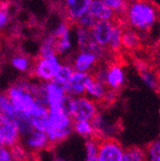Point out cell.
<instances>
[{
	"label": "cell",
	"mask_w": 160,
	"mask_h": 161,
	"mask_svg": "<svg viewBox=\"0 0 160 161\" xmlns=\"http://www.w3.org/2000/svg\"><path fill=\"white\" fill-rule=\"evenodd\" d=\"M126 20L135 32L148 33L157 23L160 13L150 0H128Z\"/></svg>",
	"instance_id": "6da1fadb"
},
{
	"label": "cell",
	"mask_w": 160,
	"mask_h": 161,
	"mask_svg": "<svg viewBox=\"0 0 160 161\" xmlns=\"http://www.w3.org/2000/svg\"><path fill=\"white\" fill-rule=\"evenodd\" d=\"M30 86V84L22 82L9 88L6 95L9 97L15 113L31 119L47 116L49 112L48 108L39 104L35 99Z\"/></svg>",
	"instance_id": "7a4b0ae2"
},
{
	"label": "cell",
	"mask_w": 160,
	"mask_h": 161,
	"mask_svg": "<svg viewBox=\"0 0 160 161\" xmlns=\"http://www.w3.org/2000/svg\"><path fill=\"white\" fill-rule=\"evenodd\" d=\"M98 106L93 100L86 97L67 98V109L69 116L74 121H91L98 115Z\"/></svg>",
	"instance_id": "3957f363"
},
{
	"label": "cell",
	"mask_w": 160,
	"mask_h": 161,
	"mask_svg": "<svg viewBox=\"0 0 160 161\" xmlns=\"http://www.w3.org/2000/svg\"><path fill=\"white\" fill-rule=\"evenodd\" d=\"M96 139L97 157L99 161H122L125 149L118 140L102 134H93Z\"/></svg>",
	"instance_id": "277c9868"
},
{
	"label": "cell",
	"mask_w": 160,
	"mask_h": 161,
	"mask_svg": "<svg viewBox=\"0 0 160 161\" xmlns=\"http://www.w3.org/2000/svg\"><path fill=\"white\" fill-rule=\"evenodd\" d=\"M20 141V131H19L18 126L16 122L0 113V148H12Z\"/></svg>",
	"instance_id": "5b68a950"
},
{
	"label": "cell",
	"mask_w": 160,
	"mask_h": 161,
	"mask_svg": "<svg viewBox=\"0 0 160 161\" xmlns=\"http://www.w3.org/2000/svg\"><path fill=\"white\" fill-rule=\"evenodd\" d=\"M78 44L80 50L83 53H89L97 57L98 59H101L106 55L105 47L99 45L91 34L90 30L79 28L78 30Z\"/></svg>",
	"instance_id": "8992f818"
},
{
	"label": "cell",
	"mask_w": 160,
	"mask_h": 161,
	"mask_svg": "<svg viewBox=\"0 0 160 161\" xmlns=\"http://www.w3.org/2000/svg\"><path fill=\"white\" fill-rule=\"evenodd\" d=\"M58 67L59 64L56 56L46 58L37 57V59L34 64L32 71L33 74L39 79H42L44 80H52Z\"/></svg>",
	"instance_id": "52a82bcc"
},
{
	"label": "cell",
	"mask_w": 160,
	"mask_h": 161,
	"mask_svg": "<svg viewBox=\"0 0 160 161\" xmlns=\"http://www.w3.org/2000/svg\"><path fill=\"white\" fill-rule=\"evenodd\" d=\"M135 67L138 70L143 82L151 89L160 92V72L140 59H137L135 62Z\"/></svg>",
	"instance_id": "ba28073f"
},
{
	"label": "cell",
	"mask_w": 160,
	"mask_h": 161,
	"mask_svg": "<svg viewBox=\"0 0 160 161\" xmlns=\"http://www.w3.org/2000/svg\"><path fill=\"white\" fill-rule=\"evenodd\" d=\"M90 79L88 72H73L68 82L63 86L67 95H81L86 91V86Z\"/></svg>",
	"instance_id": "9c48e42d"
},
{
	"label": "cell",
	"mask_w": 160,
	"mask_h": 161,
	"mask_svg": "<svg viewBox=\"0 0 160 161\" xmlns=\"http://www.w3.org/2000/svg\"><path fill=\"white\" fill-rule=\"evenodd\" d=\"M113 25V21H109V20H97L96 21L90 31L95 42L99 45L102 47L108 46Z\"/></svg>",
	"instance_id": "30bf717a"
},
{
	"label": "cell",
	"mask_w": 160,
	"mask_h": 161,
	"mask_svg": "<svg viewBox=\"0 0 160 161\" xmlns=\"http://www.w3.org/2000/svg\"><path fill=\"white\" fill-rule=\"evenodd\" d=\"M124 80V72L118 64L112 63L106 67V86L108 88L118 92L120 88H122Z\"/></svg>",
	"instance_id": "8fae6325"
},
{
	"label": "cell",
	"mask_w": 160,
	"mask_h": 161,
	"mask_svg": "<svg viewBox=\"0 0 160 161\" xmlns=\"http://www.w3.org/2000/svg\"><path fill=\"white\" fill-rule=\"evenodd\" d=\"M90 0H65L66 23L74 22L88 10Z\"/></svg>",
	"instance_id": "7c38bea8"
},
{
	"label": "cell",
	"mask_w": 160,
	"mask_h": 161,
	"mask_svg": "<svg viewBox=\"0 0 160 161\" xmlns=\"http://www.w3.org/2000/svg\"><path fill=\"white\" fill-rule=\"evenodd\" d=\"M45 91H46V98L48 108L62 106L63 104L64 98L66 93L63 87V86H59L54 82L47 83L44 85Z\"/></svg>",
	"instance_id": "4fadbf2b"
},
{
	"label": "cell",
	"mask_w": 160,
	"mask_h": 161,
	"mask_svg": "<svg viewBox=\"0 0 160 161\" xmlns=\"http://www.w3.org/2000/svg\"><path fill=\"white\" fill-rule=\"evenodd\" d=\"M88 11L97 20L113 21L115 19V13L108 8L102 0H90Z\"/></svg>",
	"instance_id": "5bb4252c"
},
{
	"label": "cell",
	"mask_w": 160,
	"mask_h": 161,
	"mask_svg": "<svg viewBox=\"0 0 160 161\" xmlns=\"http://www.w3.org/2000/svg\"><path fill=\"white\" fill-rule=\"evenodd\" d=\"M27 145L34 151L49 150L53 148L47 134L38 130H34L29 134V137L27 139Z\"/></svg>",
	"instance_id": "9a60e30c"
},
{
	"label": "cell",
	"mask_w": 160,
	"mask_h": 161,
	"mask_svg": "<svg viewBox=\"0 0 160 161\" xmlns=\"http://www.w3.org/2000/svg\"><path fill=\"white\" fill-rule=\"evenodd\" d=\"M108 90V87L105 84L99 82V80L90 73V79L86 86V91H87V93L90 94L95 99L94 102L96 103V105L105 97Z\"/></svg>",
	"instance_id": "2e32d148"
},
{
	"label": "cell",
	"mask_w": 160,
	"mask_h": 161,
	"mask_svg": "<svg viewBox=\"0 0 160 161\" xmlns=\"http://www.w3.org/2000/svg\"><path fill=\"white\" fill-rule=\"evenodd\" d=\"M98 62L97 57L89 53H81L76 58L74 67L78 72H87L90 69L95 68Z\"/></svg>",
	"instance_id": "e0dca14e"
},
{
	"label": "cell",
	"mask_w": 160,
	"mask_h": 161,
	"mask_svg": "<svg viewBox=\"0 0 160 161\" xmlns=\"http://www.w3.org/2000/svg\"><path fill=\"white\" fill-rule=\"evenodd\" d=\"M140 36L137 32L131 28H123L122 33V47L131 51L139 46Z\"/></svg>",
	"instance_id": "ac0fdd59"
},
{
	"label": "cell",
	"mask_w": 160,
	"mask_h": 161,
	"mask_svg": "<svg viewBox=\"0 0 160 161\" xmlns=\"http://www.w3.org/2000/svg\"><path fill=\"white\" fill-rule=\"evenodd\" d=\"M123 26L121 24H114L112 28V32L110 35V38L108 44L109 51L113 53H117L122 48V33Z\"/></svg>",
	"instance_id": "d6986e66"
},
{
	"label": "cell",
	"mask_w": 160,
	"mask_h": 161,
	"mask_svg": "<svg viewBox=\"0 0 160 161\" xmlns=\"http://www.w3.org/2000/svg\"><path fill=\"white\" fill-rule=\"evenodd\" d=\"M122 161H147L145 150L136 146L129 147L124 151Z\"/></svg>",
	"instance_id": "ffe728a7"
},
{
	"label": "cell",
	"mask_w": 160,
	"mask_h": 161,
	"mask_svg": "<svg viewBox=\"0 0 160 161\" xmlns=\"http://www.w3.org/2000/svg\"><path fill=\"white\" fill-rule=\"evenodd\" d=\"M73 130L82 136L87 138L91 137L97 130L89 121H74Z\"/></svg>",
	"instance_id": "44dd1931"
},
{
	"label": "cell",
	"mask_w": 160,
	"mask_h": 161,
	"mask_svg": "<svg viewBox=\"0 0 160 161\" xmlns=\"http://www.w3.org/2000/svg\"><path fill=\"white\" fill-rule=\"evenodd\" d=\"M73 74V68L69 65H59L58 71L56 72L52 82L59 85V86H64L68 80L70 79L71 75Z\"/></svg>",
	"instance_id": "7402d4cb"
},
{
	"label": "cell",
	"mask_w": 160,
	"mask_h": 161,
	"mask_svg": "<svg viewBox=\"0 0 160 161\" xmlns=\"http://www.w3.org/2000/svg\"><path fill=\"white\" fill-rule=\"evenodd\" d=\"M71 130H72V128L63 129V130H54L48 131L46 134L48 136V139L50 141L52 147L54 148L58 143L62 142L63 140L66 139L69 136Z\"/></svg>",
	"instance_id": "603a6c76"
},
{
	"label": "cell",
	"mask_w": 160,
	"mask_h": 161,
	"mask_svg": "<svg viewBox=\"0 0 160 161\" xmlns=\"http://www.w3.org/2000/svg\"><path fill=\"white\" fill-rule=\"evenodd\" d=\"M144 150L147 161H160V138L151 142Z\"/></svg>",
	"instance_id": "cb8c5ba5"
},
{
	"label": "cell",
	"mask_w": 160,
	"mask_h": 161,
	"mask_svg": "<svg viewBox=\"0 0 160 161\" xmlns=\"http://www.w3.org/2000/svg\"><path fill=\"white\" fill-rule=\"evenodd\" d=\"M0 113H2L12 119H14L16 113L6 94H0Z\"/></svg>",
	"instance_id": "d4e9b609"
},
{
	"label": "cell",
	"mask_w": 160,
	"mask_h": 161,
	"mask_svg": "<svg viewBox=\"0 0 160 161\" xmlns=\"http://www.w3.org/2000/svg\"><path fill=\"white\" fill-rule=\"evenodd\" d=\"M96 21H97V19L87 10L85 14H83L79 18H77L75 23L79 26V28L91 30L92 27L94 26V24L96 23Z\"/></svg>",
	"instance_id": "484cf974"
},
{
	"label": "cell",
	"mask_w": 160,
	"mask_h": 161,
	"mask_svg": "<svg viewBox=\"0 0 160 161\" xmlns=\"http://www.w3.org/2000/svg\"><path fill=\"white\" fill-rule=\"evenodd\" d=\"M102 1L114 13H118L120 14L125 15L128 0H102Z\"/></svg>",
	"instance_id": "4316f807"
},
{
	"label": "cell",
	"mask_w": 160,
	"mask_h": 161,
	"mask_svg": "<svg viewBox=\"0 0 160 161\" xmlns=\"http://www.w3.org/2000/svg\"><path fill=\"white\" fill-rule=\"evenodd\" d=\"M13 65L20 71H26L29 67V60L26 57L16 55L12 59Z\"/></svg>",
	"instance_id": "83f0119b"
},
{
	"label": "cell",
	"mask_w": 160,
	"mask_h": 161,
	"mask_svg": "<svg viewBox=\"0 0 160 161\" xmlns=\"http://www.w3.org/2000/svg\"><path fill=\"white\" fill-rule=\"evenodd\" d=\"M9 4L0 2V29L3 28L9 21Z\"/></svg>",
	"instance_id": "f1b7e54d"
},
{
	"label": "cell",
	"mask_w": 160,
	"mask_h": 161,
	"mask_svg": "<svg viewBox=\"0 0 160 161\" xmlns=\"http://www.w3.org/2000/svg\"><path fill=\"white\" fill-rule=\"evenodd\" d=\"M0 161H14L11 152L5 147L0 148Z\"/></svg>",
	"instance_id": "f546056e"
},
{
	"label": "cell",
	"mask_w": 160,
	"mask_h": 161,
	"mask_svg": "<svg viewBox=\"0 0 160 161\" xmlns=\"http://www.w3.org/2000/svg\"><path fill=\"white\" fill-rule=\"evenodd\" d=\"M154 66H155V69H157L160 72V38H159V42L157 43L155 53H154Z\"/></svg>",
	"instance_id": "4dcf8cb0"
},
{
	"label": "cell",
	"mask_w": 160,
	"mask_h": 161,
	"mask_svg": "<svg viewBox=\"0 0 160 161\" xmlns=\"http://www.w3.org/2000/svg\"><path fill=\"white\" fill-rule=\"evenodd\" d=\"M86 161H99V159H98V157H97V156H94V157L86 158Z\"/></svg>",
	"instance_id": "1f68e13d"
},
{
	"label": "cell",
	"mask_w": 160,
	"mask_h": 161,
	"mask_svg": "<svg viewBox=\"0 0 160 161\" xmlns=\"http://www.w3.org/2000/svg\"><path fill=\"white\" fill-rule=\"evenodd\" d=\"M56 161H62V160H56Z\"/></svg>",
	"instance_id": "d6a6232c"
}]
</instances>
